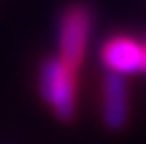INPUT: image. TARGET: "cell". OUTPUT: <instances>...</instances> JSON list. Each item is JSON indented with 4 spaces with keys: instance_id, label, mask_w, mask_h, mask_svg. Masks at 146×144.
I'll return each mask as SVG.
<instances>
[{
    "instance_id": "1",
    "label": "cell",
    "mask_w": 146,
    "mask_h": 144,
    "mask_svg": "<svg viewBox=\"0 0 146 144\" xmlns=\"http://www.w3.org/2000/svg\"><path fill=\"white\" fill-rule=\"evenodd\" d=\"M75 69L60 58H49L40 67V93L55 117L71 120L75 115Z\"/></svg>"
},
{
    "instance_id": "2",
    "label": "cell",
    "mask_w": 146,
    "mask_h": 144,
    "mask_svg": "<svg viewBox=\"0 0 146 144\" xmlns=\"http://www.w3.org/2000/svg\"><path fill=\"white\" fill-rule=\"evenodd\" d=\"M93 29V13L86 5H71L62 11L60 27H58V49L60 60L71 69H80Z\"/></svg>"
},
{
    "instance_id": "3",
    "label": "cell",
    "mask_w": 146,
    "mask_h": 144,
    "mask_svg": "<svg viewBox=\"0 0 146 144\" xmlns=\"http://www.w3.org/2000/svg\"><path fill=\"white\" fill-rule=\"evenodd\" d=\"M100 60L106 73L126 78L144 71V45L131 36H113L100 49Z\"/></svg>"
},
{
    "instance_id": "4",
    "label": "cell",
    "mask_w": 146,
    "mask_h": 144,
    "mask_svg": "<svg viewBox=\"0 0 146 144\" xmlns=\"http://www.w3.org/2000/svg\"><path fill=\"white\" fill-rule=\"evenodd\" d=\"M102 115L111 131H117L128 120V89L126 80L115 73H106L104 93H102Z\"/></svg>"
},
{
    "instance_id": "5",
    "label": "cell",
    "mask_w": 146,
    "mask_h": 144,
    "mask_svg": "<svg viewBox=\"0 0 146 144\" xmlns=\"http://www.w3.org/2000/svg\"><path fill=\"white\" fill-rule=\"evenodd\" d=\"M144 71H146V45H144Z\"/></svg>"
}]
</instances>
